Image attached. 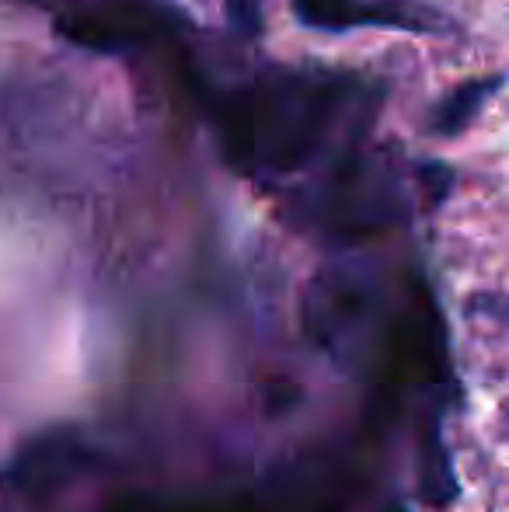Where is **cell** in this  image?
Returning a JSON list of instances; mask_svg holds the SVG:
<instances>
[{"label":"cell","mask_w":509,"mask_h":512,"mask_svg":"<svg viewBox=\"0 0 509 512\" xmlns=\"http://www.w3.org/2000/svg\"><path fill=\"white\" fill-rule=\"evenodd\" d=\"M394 512H401V509H394Z\"/></svg>","instance_id":"5"},{"label":"cell","mask_w":509,"mask_h":512,"mask_svg":"<svg viewBox=\"0 0 509 512\" xmlns=\"http://www.w3.org/2000/svg\"><path fill=\"white\" fill-rule=\"evenodd\" d=\"M381 91L339 70H262L217 105L224 154L241 175L283 182L360 154Z\"/></svg>","instance_id":"1"},{"label":"cell","mask_w":509,"mask_h":512,"mask_svg":"<svg viewBox=\"0 0 509 512\" xmlns=\"http://www.w3.org/2000/svg\"><path fill=\"white\" fill-rule=\"evenodd\" d=\"M227 21L234 32H241L245 39H255L265 28V0H224Z\"/></svg>","instance_id":"4"},{"label":"cell","mask_w":509,"mask_h":512,"mask_svg":"<svg viewBox=\"0 0 509 512\" xmlns=\"http://www.w3.org/2000/svg\"><path fill=\"white\" fill-rule=\"evenodd\" d=\"M293 14L304 28L318 32H353V28H387V32L457 35V21L426 0H293Z\"/></svg>","instance_id":"2"},{"label":"cell","mask_w":509,"mask_h":512,"mask_svg":"<svg viewBox=\"0 0 509 512\" xmlns=\"http://www.w3.org/2000/svg\"><path fill=\"white\" fill-rule=\"evenodd\" d=\"M506 74H485V77H468V81L447 88L433 105H429L422 129L433 140H454V136L468 133L475 126V119L485 112V105L506 88Z\"/></svg>","instance_id":"3"}]
</instances>
